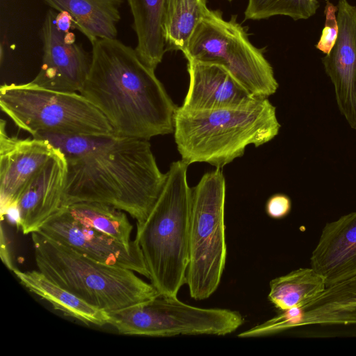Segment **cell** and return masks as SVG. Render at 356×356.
Wrapping results in <instances>:
<instances>
[{
    "label": "cell",
    "instance_id": "cell-1",
    "mask_svg": "<svg viewBox=\"0 0 356 356\" xmlns=\"http://www.w3.org/2000/svg\"><path fill=\"white\" fill-rule=\"evenodd\" d=\"M67 179L62 207L97 202L120 209L141 224L164 185L149 140L83 136L76 154L65 156Z\"/></svg>",
    "mask_w": 356,
    "mask_h": 356
},
{
    "label": "cell",
    "instance_id": "cell-2",
    "mask_svg": "<svg viewBox=\"0 0 356 356\" xmlns=\"http://www.w3.org/2000/svg\"><path fill=\"white\" fill-rule=\"evenodd\" d=\"M92 45L89 72L79 92L107 119L113 134L149 140L173 133L177 106L155 70L116 38Z\"/></svg>",
    "mask_w": 356,
    "mask_h": 356
},
{
    "label": "cell",
    "instance_id": "cell-3",
    "mask_svg": "<svg viewBox=\"0 0 356 356\" xmlns=\"http://www.w3.org/2000/svg\"><path fill=\"white\" fill-rule=\"evenodd\" d=\"M281 125L276 108L266 97H256L235 107L189 110L177 107L174 138L184 162L207 163L222 168L244 154L249 145L257 147L277 136Z\"/></svg>",
    "mask_w": 356,
    "mask_h": 356
},
{
    "label": "cell",
    "instance_id": "cell-4",
    "mask_svg": "<svg viewBox=\"0 0 356 356\" xmlns=\"http://www.w3.org/2000/svg\"><path fill=\"white\" fill-rule=\"evenodd\" d=\"M188 165L172 162L162 190L144 222L136 224L151 284L160 294L177 296L186 284L189 258L191 188Z\"/></svg>",
    "mask_w": 356,
    "mask_h": 356
},
{
    "label": "cell",
    "instance_id": "cell-5",
    "mask_svg": "<svg viewBox=\"0 0 356 356\" xmlns=\"http://www.w3.org/2000/svg\"><path fill=\"white\" fill-rule=\"evenodd\" d=\"M31 236L38 270L95 307L111 313L159 294L132 270L95 261L38 231Z\"/></svg>",
    "mask_w": 356,
    "mask_h": 356
},
{
    "label": "cell",
    "instance_id": "cell-6",
    "mask_svg": "<svg viewBox=\"0 0 356 356\" xmlns=\"http://www.w3.org/2000/svg\"><path fill=\"white\" fill-rule=\"evenodd\" d=\"M0 108L19 129L41 134L109 136L111 126L80 92L48 89L31 82L0 87Z\"/></svg>",
    "mask_w": 356,
    "mask_h": 356
},
{
    "label": "cell",
    "instance_id": "cell-7",
    "mask_svg": "<svg viewBox=\"0 0 356 356\" xmlns=\"http://www.w3.org/2000/svg\"><path fill=\"white\" fill-rule=\"evenodd\" d=\"M225 196V179L220 168L206 172L191 188L186 284L195 300L210 297L220 282L227 257Z\"/></svg>",
    "mask_w": 356,
    "mask_h": 356
},
{
    "label": "cell",
    "instance_id": "cell-8",
    "mask_svg": "<svg viewBox=\"0 0 356 356\" xmlns=\"http://www.w3.org/2000/svg\"><path fill=\"white\" fill-rule=\"evenodd\" d=\"M183 53L187 60L223 67L256 97L268 98L279 87L271 65L250 42L236 15L225 20L220 10L209 9Z\"/></svg>",
    "mask_w": 356,
    "mask_h": 356
},
{
    "label": "cell",
    "instance_id": "cell-9",
    "mask_svg": "<svg viewBox=\"0 0 356 356\" xmlns=\"http://www.w3.org/2000/svg\"><path fill=\"white\" fill-rule=\"evenodd\" d=\"M108 314V324L119 333L149 337L224 336L236 331L244 322L236 311L200 308L184 303L177 296L160 293Z\"/></svg>",
    "mask_w": 356,
    "mask_h": 356
},
{
    "label": "cell",
    "instance_id": "cell-10",
    "mask_svg": "<svg viewBox=\"0 0 356 356\" xmlns=\"http://www.w3.org/2000/svg\"><path fill=\"white\" fill-rule=\"evenodd\" d=\"M57 11L51 9L43 24L40 70L30 82L48 89L79 92L88 76L92 55L74 42L69 30L59 27Z\"/></svg>",
    "mask_w": 356,
    "mask_h": 356
},
{
    "label": "cell",
    "instance_id": "cell-11",
    "mask_svg": "<svg viewBox=\"0 0 356 356\" xmlns=\"http://www.w3.org/2000/svg\"><path fill=\"white\" fill-rule=\"evenodd\" d=\"M38 232L95 261L126 268L149 279L140 245L128 248L108 235L76 221L61 207Z\"/></svg>",
    "mask_w": 356,
    "mask_h": 356
},
{
    "label": "cell",
    "instance_id": "cell-12",
    "mask_svg": "<svg viewBox=\"0 0 356 356\" xmlns=\"http://www.w3.org/2000/svg\"><path fill=\"white\" fill-rule=\"evenodd\" d=\"M6 121H0V206L1 214L19 196L58 149L40 138L10 136Z\"/></svg>",
    "mask_w": 356,
    "mask_h": 356
},
{
    "label": "cell",
    "instance_id": "cell-13",
    "mask_svg": "<svg viewBox=\"0 0 356 356\" xmlns=\"http://www.w3.org/2000/svg\"><path fill=\"white\" fill-rule=\"evenodd\" d=\"M337 6L338 37L322 62L340 113L356 129V6L347 0H339Z\"/></svg>",
    "mask_w": 356,
    "mask_h": 356
},
{
    "label": "cell",
    "instance_id": "cell-14",
    "mask_svg": "<svg viewBox=\"0 0 356 356\" xmlns=\"http://www.w3.org/2000/svg\"><path fill=\"white\" fill-rule=\"evenodd\" d=\"M189 86L181 106L189 110L235 107L256 98L223 67L188 60Z\"/></svg>",
    "mask_w": 356,
    "mask_h": 356
},
{
    "label": "cell",
    "instance_id": "cell-15",
    "mask_svg": "<svg viewBox=\"0 0 356 356\" xmlns=\"http://www.w3.org/2000/svg\"><path fill=\"white\" fill-rule=\"evenodd\" d=\"M326 287L356 275V211L327 222L310 258Z\"/></svg>",
    "mask_w": 356,
    "mask_h": 356
},
{
    "label": "cell",
    "instance_id": "cell-16",
    "mask_svg": "<svg viewBox=\"0 0 356 356\" xmlns=\"http://www.w3.org/2000/svg\"><path fill=\"white\" fill-rule=\"evenodd\" d=\"M67 172L66 158L58 149L56 154L24 190L17 202L23 234L38 231L42 223L61 207Z\"/></svg>",
    "mask_w": 356,
    "mask_h": 356
},
{
    "label": "cell",
    "instance_id": "cell-17",
    "mask_svg": "<svg viewBox=\"0 0 356 356\" xmlns=\"http://www.w3.org/2000/svg\"><path fill=\"white\" fill-rule=\"evenodd\" d=\"M52 9L68 13L73 26L92 44L114 39L120 19V8L125 0H44Z\"/></svg>",
    "mask_w": 356,
    "mask_h": 356
},
{
    "label": "cell",
    "instance_id": "cell-18",
    "mask_svg": "<svg viewBox=\"0 0 356 356\" xmlns=\"http://www.w3.org/2000/svg\"><path fill=\"white\" fill-rule=\"evenodd\" d=\"M13 272L24 286L49 302L64 315L88 325L102 326L108 323L107 312L87 303L50 280L38 270L22 271L15 267Z\"/></svg>",
    "mask_w": 356,
    "mask_h": 356
},
{
    "label": "cell",
    "instance_id": "cell-19",
    "mask_svg": "<svg viewBox=\"0 0 356 356\" xmlns=\"http://www.w3.org/2000/svg\"><path fill=\"white\" fill-rule=\"evenodd\" d=\"M132 13L137 36L136 51L140 60L155 70L165 49L163 32L165 0H127Z\"/></svg>",
    "mask_w": 356,
    "mask_h": 356
},
{
    "label": "cell",
    "instance_id": "cell-20",
    "mask_svg": "<svg viewBox=\"0 0 356 356\" xmlns=\"http://www.w3.org/2000/svg\"><path fill=\"white\" fill-rule=\"evenodd\" d=\"M325 277L314 268H300L270 282L268 300L280 312L304 308L325 290Z\"/></svg>",
    "mask_w": 356,
    "mask_h": 356
},
{
    "label": "cell",
    "instance_id": "cell-21",
    "mask_svg": "<svg viewBox=\"0 0 356 356\" xmlns=\"http://www.w3.org/2000/svg\"><path fill=\"white\" fill-rule=\"evenodd\" d=\"M79 223L102 232L128 248L139 244L131 240L133 225L126 212L110 204L97 202H81L61 207Z\"/></svg>",
    "mask_w": 356,
    "mask_h": 356
},
{
    "label": "cell",
    "instance_id": "cell-22",
    "mask_svg": "<svg viewBox=\"0 0 356 356\" xmlns=\"http://www.w3.org/2000/svg\"><path fill=\"white\" fill-rule=\"evenodd\" d=\"M208 10L207 0H165L163 32L165 49L184 52Z\"/></svg>",
    "mask_w": 356,
    "mask_h": 356
},
{
    "label": "cell",
    "instance_id": "cell-23",
    "mask_svg": "<svg viewBox=\"0 0 356 356\" xmlns=\"http://www.w3.org/2000/svg\"><path fill=\"white\" fill-rule=\"evenodd\" d=\"M319 7L317 0H248L245 19L259 20L285 15L294 20L308 19Z\"/></svg>",
    "mask_w": 356,
    "mask_h": 356
},
{
    "label": "cell",
    "instance_id": "cell-24",
    "mask_svg": "<svg viewBox=\"0 0 356 356\" xmlns=\"http://www.w3.org/2000/svg\"><path fill=\"white\" fill-rule=\"evenodd\" d=\"M337 6H334L328 0L324 10L325 22L322 30L321 35L317 44L316 49L325 54H328L337 41L339 33V26L337 19L336 13Z\"/></svg>",
    "mask_w": 356,
    "mask_h": 356
},
{
    "label": "cell",
    "instance_id": "cell-25",
    "mask_svg": "<svg viewBox=\"0 0 356 356\" xmlns=\"http://www.w3.org/2000/svg\"><path fill=\"white\" fill-rule=\"evenodd\" d=\"M291 210L290 197L283 193H276L270 196L266 204L268 216L274 219H282L289 215Z\"/></svg>",
    "mask_w": 356,
    "mask_h": 356
},
{
    "label": "cell",
    "instance_id": "cell-26",
    "mask_svg": "<svg viewBox=\"0 0 356 356\" xmlns=\"http://www.w3.org/2000/svg\"><path fill=\"white\" fill-rule=\"evenodd\" d=\"M1 257L4 263V264L6 266V267L10 270H13V269L15 268L13 265L11 256L9 252L7 240L6 238V235L3 234V227L1 229Z\"/></svg>",
    "mask_w": 356,
    "mask_h": 356
},
{
    "label": "cell",
    "instance_id": "cell-27",
    "mask_svg": "<svg viewBox=\"0 0 356 356\" xmlns=\"http://www.w3.org/2000/svg\"><path fill=\"white\" fill-rule=\"evenodd\" d=\"M3 48H2V45L1 46V61H2V56H3Z\"/></svg>",
    "mask_w": 356,
    "mask_h": 356
},
{
    "label": "cell",
    "instance_id": "cell-28",
    "mask_svg": "<svg viewBox=\"0 0 356 356\" xmlns=\"http://www.w3.org/2000/svg\"><path fill=\"white\" fill-rule=\"evenodd\" d=\"M227 1H232V0H227Z\"/></svg>",
    "mask_w": 356,
    "mask_h": 356
}]
</instances>
